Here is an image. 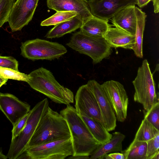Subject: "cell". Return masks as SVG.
Masks as SVG:
<instances>
[{
  "label": "cell",
  "instance_id": "cell-1",
  "mask_svg": "<svg viewBox=\"0 0 159 159\" xmlns=\"http://www.w3.org/2000/svg\"><path fill=\"white\" fill-rule=\"evenodd\" d=\"M60 113L69 127L74 151L72 156H90L101 144L94 138L73 106L66 105Z\"/></svg>",
  "mask_w": 159,
  "mask_h": 159
},
{
  "label": "cell",
  "instance_id": "cell-2",
  "mask_svg": "<svg viewBox=\"0 0 159 159\" xmlns=\"http://www.w3.org/2000/svg\"><path fill=\"white\" fill-rule=\"evenodd\" d=\"M71 137L66 119L49 107L31 138L28 148Z\"/></svg>",
  "mask_w": 159,
  "mask_h": 159
},
{
  "label": "cell",
  "instance_id": "cell-3",
  "mask_svg": "<svg viewBox=\"0 0 159 159\" xmlns=\"http://www.w3.org/2000/svg\"><path fill=\"white\" fill-rule=\"evenodd\" d=\"M27 82L30 87L54 102L66 105L74 102V95L69 89L60 84L52 73L43 67L32 71Z\"/></svg>",
  "mask_w": 159,
  "mask_h": 159
},
{
  "label": "cell",
  "instance_id": "cell-4",
  "mask_svg": "<svg viewBox=\"0 0 159 159\" xmlns=\"http://www.w3.org/2000/svg\"><path fill=\"white\" fill-rule=\"evenodd\" d=\"M49 107L48 101L45 98L39 102L30 110L24 128L16 137L11 140L7 155V158L17 159L25 151L40 121Z\"/></svg>",
  "mask_w": 159,
  "mask_h": 159
},
{
  "label": "cell",
  "instance_id": "cell-5",
  "mask_svg": "<svg viewBox=\"0 0 159 159\" xmlns=\"http://www.w3.org/2000/svg\"><path fill=\"white\" fill-rule=\"evenodd\" d=\"M66 45L79 53L90 57L94 64L108 57L111 47L104 37H93L85 35L80 31L73 34Z\"/></svg>",
  "mask_w": 159,
  "mask_h": 159
},
{
  "label": "cell",
  "instance_id": "cell-6",
  "mask_svg": "<svg viewBox=\"0 0 159 159\" xmlns=\"http://www.w3.org/2000/svg\"><path fill=\"white\" fill-rule=\"evenodd\" d=\"M132 83L135 89L134 100L142 104L146 111L159 102L155 82L147 60L143 61Z\"/></svg>",
  "mask_w": 159,
  "mask_h": 159
},
{
  "label": "cell",
  "instance_id": "cell-7",
  "mask_svg": "<svg viewBox=\"0 0 159 159\" xmlns=\"http://www.w3.org/2000/svg\"><path fill=\"white\" fill-rule=\"evenodd\" d=\"M20 48L21 54L33 61L58 59L67 51L64 46L57 42L38 38L22 43Z\"/></svg>",
  "mask_w": 159,
  "mask_h": 159
},
{
  "label": "cell",
  "instance_id": "cell-8",
  "mask_svg": "<svg viewBox=\"0 0 159 159\" xmlns=\"http://www.w3.org/2000/svg\"><path fill=\"white\" fill-rule=\"evenodd\" d=\"M25 152L30 159H64L73 154L72 138L29 147Z\"/></svg>",
  "mask_w": 159,
  "mask_h": 159
},
{
  "label": "cell",
  "instance_id": "cell-9",
  "mask_svg": "<svg viewBox=\"0 0 159 159\" xmlns=\"http://www.w3.org/2000/svg\"><path fill=\"white\" fill-rule=\"evenodd\" d=\"M101 85L117 120L124 122L127 117L129 100L123 85L118 81L111 80Z\"/></svg>",
  "mask_w": 159,
  "mask_h": 159
},
{
  "label": "cell",
  "instance_id": "cell-10",
  "mask_svg": "<svg viewBox=\"0 0 159 159\" xmlns=\"http://www.w3.org/2000/svg\"><path fill=\"white\" fill-rule=\"evenodd\" d=\"M39 0H16L7 20L12 32L21 30L31 20Z\"/></svg>",
  "mask_w": 159,
  "mask_h": 159
},
{
  "label": "cell",
  "instance_id": "cell-11",
  "mask_svg": "<svg viewBox=\"0 0 159 159\" xmlns=\"http://www.w3.org/2000/svg\"><path fill=\"white\" fill-rule=\"evenodd\" d=\"M75 99V108L79 115L95 119L104 127L97 100L87 84L79 88Z\"/></svg>",
  "mask_w": 159,
  "mask_h": 159
},
{
  "label": "cell",
  "instance_id": "cell-12",
  "mask_svg": "<svg viewBox=\"0 0 159 159\" xmlns=\"http://www.w3.org/2000/svg\"><path fill=\"white\" fill-rule=\"evenodd\" d=\"M87 84L97 100L105 127L109 132L114 130L116 126V117L101 84L93 80H89Z\"/></svg>",
  "mask_w": 159,
  "mask_h": 159
},
{
  "label": "cell",
  "instance_id": "cell-13",
  "mask_svg": "<svg viewBox=\"0 0 159 159\" xmlns=\"http://www.w3.org/2000/svg\"><path fill=\"white\" fill-rule=\"evenodd\" d=\"M0 110L14 126L30 111V105L14 95L0 93Z\"/></svg>",
  "mask_w": 159,
  "mask_h": 159
},
{
  "label": "cell",
  "instance_id": "cell-14",
  "mask_svg": "<svg viewBox=\"0 0 159 159\" xmlns=\"http://www.w3.org/2000/svg\"><path fill=\"white\" fill-rule=\"evenodd\" d=\"M91 12L94 16L108 20L121 9L136 4V0H89Z\"/></svg>",
  "mask_w": 159,
  "mask_h": 159
},
{
  "label": "cell",
  "instance_id": "cell-15",
  "mask_svg": "<svg viewBox=\"0 0 159 159\" xmlns=\"http://www.w3.org/2000/svg\"><path fill=\"white\" fill-rule=\"evenodd\" d=\"M48 7L57 11H71L76 14L83 23L92 18L86 0H47Z\"/></svg>",
  "mask_w": 159,
  "mask_h": 159
},
{
  "label": "cell",
  "instance_id": "cell-16",
  "mask_svg": "<svg viewBox=\"0 0 159 159\" xmlns=\"http://www.w3.org/2000/svg\"><path fill=\"white\" fill-rule=\"evenodd\" d=\"M135 5L125 7L116 13L110 19L112 26L135 36L136 25Z\"/></svg>",
  "mask_w": 159,
  "mask_h": 159
},
{
  "label": "cell",
  "instance_id": "cell-17",
  "mask_svg": "<svg viewBox=\"0 0 159 159\" xmlns=\"http://www.w3.org/2000/svg\"><path fill=\"white\" fill-rule=\"evenodd\" d=\"M108 28L104 38L112 48L132 49L135 43V37L116 27Z\"/></svg>",
  "mask_w": 159,
  "mask_h": 159
},
{
  "label": "cell",
  "instance_id": "cell-18",
  "mask_svg": "<svg viewBox=\"0 0 159 159\" xmlns=\"http://www.w3.org/2000/svg\"><path fill=\"white\" fill-rule=\"evenodd\" d=\"M111 138L106 143L99 145L90 156L89 159H103L104 156L109 153L121 152L122 143L125 136L119 132L112 133Z\"/></svg>",
  "mask_w": 159,
  "mask_h": 159
},
{
  "label": "cell",
  "instance_id": "cell-19",
  "mask_svg": "<svg viewBox=\"0 0 159 159\" xmlns=\"http://www.w3.org/2000/svg\"><path fill=\"white\" fill-rule=\"evenodd\" d=\"M108 20L93 16L84 23L80 31L84 34L93 37H104L109 27L111 26Z\"/></svg>",
  "mask_w": 159,
  "mask_h": 159
},
{
  "label": "cell",
  "instance_id": "cell-20",
  "mask_svg": "<svg viewBox=\"0 0 159 159\" xmlns=\"http://www.w3.org/2000/svg\"><path fill=\"white\" fill-rule=\"evenodd\" d=\"M83 24V22L76 15L70 20L55 25L48 32L45 37L48 39L61 37L80 28Z\"/></svg>",
  "mask_w": 159,
  "mask_h": 159
},
{
  "label": "cell",
  "instance_id": "cell-21",
  "mask_svg": "<svg viewBox=\"0 0 159 159\" xmlns=\"http://www.w3.org/2000/svg\"><path fill=\"white\" fill-rule=\"evenodd\" d=\"M79 115L94 138L101 144L106 143L111 138L112 134L99 121L84 115Z\"/></svg>",
  "mask_w": 159,
  "mask_h": 159
},
{
  "label": "cell",
  "instance_id": "cell-22",
  "mask_svg": "<svg viewBox=\"0 0 159 159\" xmlns=\"http://www.w3.org/2000/svg\"><path fill=\"white\" fill-rule=\"evenodd\" d=\"M135 11L137 19L135 43L132 49L136 56L142 58L143 36L147 16L144 12L136 6L135 7Z\"/></svg>",
  "mask_w": 159,
  "mask_h": 159
},
{
  "label": "cell",
  "instance_id": "cell-23",
  "mask_svg": "<svg viewBox=\"0 0 159 159\" xmlns=\"http://www.w3.org/2000/svg\"><path fill=\"white\" fill-rule=\"evenodd\" d=\"M147 143L134 139L129 147L121 152L125 159H146Z\"/></svg>",
  "mask_w": 159,
  "mask_h": 159
},
{
  "label": "cell",
  "instance_id": "cell-24",
  "mask_svg": "<svg viewBox=\"0 0 159 159\" xmlns=\"http://www.w3.org/2000/svg\"><path fill=\"white\" fill-rule=\"evenodd\" d=\"M158 134L159 130L144 118L136 134L134 139L147 142Z\"/></svg>",
  "mask_w": 159,
  "mask_h": 159
},
{
  "label": "cell",
  "instance_id": "cell-25",
  "mask_svg": "<svg viewBox=\"0 0 159 159\" xmlns=\"http://www.w3.org/2000/svg\"><path fill=\"white\" fill-rule=\"evenodd\" d=\"M76 15V13L71 11H57L52 16L43 21L40 25L41 26H55L70 20Z\"/></svg>",
  "mask_w": 159,
  "mask_h": 159
},
{
  "label": "cell",
  "instance_id": "cell-26",
  "mask_svg": "<svg viewBox=\"0 0 159 159\" xmlns=\"http://www.w3.org/2000/svg\"><path fill=\"white\" fill-rule=\"evenodd\" d=\"M0 77L5 79H10L27 82L30 76L11 68L0 66Z\"/></svg>",
  "mask_w": 159,
  "mask_h": 159
},
{
  "label": "cell",
  "instance_id": "cell-27",
  "mask_svg": "<svg viewBox=\"0 0 159 159\" xmlns=\"http://www.w3.org/2000/svg\"><path fill=\"white\" fill-rule=\"evenodd\" d=\"M15 0H0V28L7 22L11 9Z\"/></svg>",
  "mask_w": 159,
  "mask_h": 159
},
{
  "label": "cell",
  "instance_id": "cell-28",
  "mask_svg": "<svg viewBox=\"0 0 159 159\" xmlns=\"http://www.w3.org/2000/svg\"><path fill=\"white\" fill-rule=\"evenodd\" d=\"M144 118L159 130V102L146 112Z\"/></svg>",
  "mask_w": 159,
  "mask_h": 159
},
{
  "label": "cell",
  "instance_id": "cell-29",
  "mask_svg": "<svg viewBox=\"0 0 159 159\" xmlns=\"http://www.w3.org/2000/svg\"><path fill=\"white\" fill-rule=\"evenodd\" d=\"M146 159H153L159 153V134L147 142Z\"/></svg>",
  "mask_w": 159,
  "mask_h": 159
},
{
  "label": "cell",
  "instance_id": "cell-30",
  "mask_svg": "<svg viewBox=\"0 0 159 159\" xmlns=\"http://www.w3.org/2000/svg\"><path fill=\"white\" fill-rule=\"evenodd\" d=\"M0 66L19 71L18 62L16 59L12 57L0 56Z\"/></svg>",
  "mask_w": 159,
  "mask_h": 159
},
{
  "label": "cell",
  "instance_id": "cell-31",
  "mask_svg": "<svg viewBox=\"0 0 159 159\" xmlns=\"http://www.w3.org/2000/svg\"><path fill=\"white\" fill-rule=\"evenodd\" d=\"M29 114L30 112L21 118L13 126V128L11 131V140L16 137L23 129L26 125Z\"/></svg>",
  "mask_w": 159,
  "mask_h": 159
},
{
  "label": "cell",
  "instance_id": "cell-32",
  "mask_svg": "<svg viewBox=\"0 0 159 159\" xmlns=\"http://www.w3.org/2000/svg\"><path fill=\"white\" fill-rule=\"evenodd\" d=\"M103 159H125V155L122 153L115 152L106 154Z\"/></svg>",
  "mask_w": 159,
  "mask_h": 159
},
{
  "label": "cell",
  "instance_id": "cell-33",
  "mask_svg": "<svg viewBox=\"0 0 159 159\" xmlns=\"http://www.w3.org/2000/svg\"><path fill=\"white\" fill-rule=\"evenodd\" d=\"M152 0H136L137 4L140 8H142L146 6Z\"/></svg>",
  "mask_w": 159,
  "mask_h": 159
},
{
  "label": "cell",
  "instance_id": "cell-34",
  "mask_svg": "<svg viewBox=\"0 0 159 159\" xmlns=\"http://www.w3.org/2000/svg\"><path fill=\"white\" fill-rule=\"evenodd\" d=\"M154 7V12L158 13L159 11V0H152Z\"/></svg>",
  "mask_w": 159,
  "mask_h": 159
},
{
  "label": "cell",
  "instance_id": "cell-35",
  "mask_svg": "<svg viewBox=\"0 0 159 159\" xmlns=\"http://www.w3.org/2000/svg\"><path fill=\"white\" fill-rule=\"evenodd\" d=\"M68 158V159H89L90 156H70Z\"/></svg>",
  "mask_w": 159,
  "mask_h": 159
},
{
  "label": "cell",
  "instance_id": "cell-36",
  "mask_svg": "<svg viewBox=\"0 0 159 159\" xmlns=\"http://www.w3.org/2000/svg\"><path fill=\"white\" fill-rule=\"evenodd\" d=\"M8 79H5L0 77V86L1 87L4 84H5Z\"/></svg>",
  "mask_w": 159,
  "mask_h": 159
},
{
  "label": "cell",
  "instance_id": "cell-37",
  "mask_svg": "<svg viewBox=\"0 0 159 159\" xmlns=\"http://www.w3.org/2000/svg\"><path fill=\"white\" fill-rule=\"evenodd\" d=\"M7 156L4 155L3 153L2 150L0 149V159H7Z\"/></svg>",
  "mask_w": 159,
  "mask_h": 159
},
{
  "label": "cell",
  "instance_id": "cell-38",
  "mask_svg": "<svg viewBox=\"0 0 159 159\" xmlns=\"http://www.w3.org/2000/svg\"></svg>",
  "mask_w": 159,
  "mask_h": 159
},
{
  "label": "cell",
  "instance_id": "cell-39",
  "mask_svg": "<svg viewBox=\"0 0 159 159\" xmlns=\"http://www.w3.org/2000/svg\"><path fill=\"white\" fill-rule=\"evenodd\" d=\"M1 87L0 86V88Z\"/></svg>",
  "mask_w": 159,
  "mask_h": 159
}]
</instances>
